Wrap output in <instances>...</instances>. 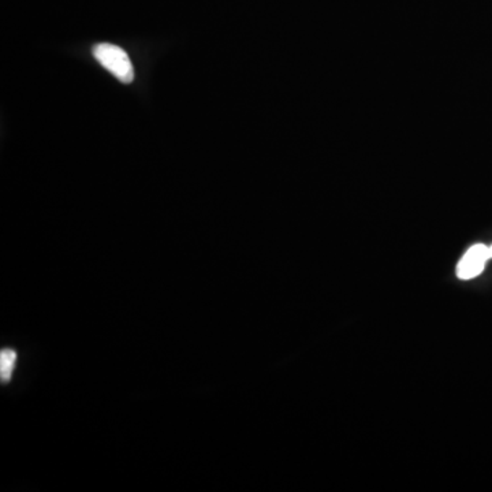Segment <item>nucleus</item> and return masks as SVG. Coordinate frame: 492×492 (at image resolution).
<instances>
[{
	"label": "nucleus",
	"mask_w": 492,
	"mask_h": 492,
	"mask_svg": "<svg viewBox=\"0 0 492 492\" xmlns=\"http://www.w3.org/2000/svg\"><path fill=\"white\" fill-rule=\"evenodd\" d=\"M94 57L121 83L130 84L134 80V68L130 58L121 47L109 43L97 44L94 49Z\"/></svg>",
	"instance_id": "1"
},
{
	"label": "nucleus",
	"mask_w": 492,
	"mask_h": 492,
	"mask_svg": "<svg viewBox=\"0 0 492 492\" xmlns=\"http://www.w3.org/2000/svg\"><path fill=\"white\" fill-rule=\"evenodd\" d=\"M489 259L488 246L483 244L473 245L465 254L459 264V273L461 279H472L483 273L484 265Z\"/></svg>",
	"instance_id": "2"
},
{
	"label": "nucleus",
	"mask_w": 492,
	"mask_h": 492,
	"mask_svg": "<svg viewBox=\"0 0 492 492\" xmlns=\"http://www.w3.org/2000/svg\"><path fill=\"white\" fill-rule=\"evenodd\" d=\"M15 362H17V353L14 350H2V354H0V379L4 383H7L12 379Z\"/></svg>",
	"instance_id": "3"
},
{
	"label": "nucleus",
	"mask_w": 492,
	"mask_h": 492,
	"mask_svg": "<svg viewBox=\"0 0 492 492\" xmlns=\"http://www.w3.org/2000/svg\"><path fill=\"white\" fill-rule=\"evenodd\" d=\"M488 254H489V259H492V245L491 246H488Z\"/></svg>",
	"instance_id": "4"
}]
</instances>
